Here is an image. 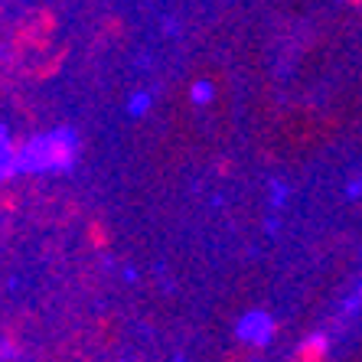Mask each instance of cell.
<instances>
[{"label":"cell","mask_w":362,"mask_h":362,"mask_svg":"<svg viewBox=\"0 0 362 362\" xmlns=\"http://www.w3.org/2000/svg\"><path fill=\"white\" fill-rule=\"evenodd\" d=\"M78 134L76 131H52V134H36L26 144H17V170L20 173H59L76 163Z\"/></svg>","instance_id":"obj_1"},{"label":"cell","mask_w":362,"mask_h":362,"mask_svg":"<svg viewBox=\"0 0 362 362\" xmlns=\"http://www.w3.org/2000/svg\"><path fill=\"white\" fill-rule=\"evenodd\" d=\"M274 333H278V323L262 310L245 313L242 320H238V327H235V339H242V343H248V346H258V349L271 346Z\"/></svg>","instance_id":"obj_2"},{"label":"cell","mask_w":362,"mask_h":362,"mask_svg":"<svg viewBox=\"0 0 362 362\" xmlns=\"http://www.w3.org/2000/svg\"><path fill=\"white\" fill-rule=\"evenodd\" d=\"M13 173H20L17 170V144H13L7 127L0 124V183H7Z\"/></svg>","instance_id":"obj_3"},{"label":"cell","mask_w":362,"mask_h":362,"mask_svg":"<svg viewBox=\"0 0 362 362\" xmlns=\"http://www.w3.org/2000/svg\"><path fill=\"white\" fill-rule=\"evenodd\" d=\"M151 108H153V92H134L127 98V115L131 118H144Z\"/></svg>","instance_id":"obj_4"},{"label":"cell","mask_w":362,"mask_h":362,"mask_svg":"<svg viewBox=\"0 0 362 362\" xmlns=\"http://www.w3.org/2000/svg\"><path fill=\"white\" fill-rule=\"evenodd\" d=\"M327 346H329L327 333H313V337H307L300 343V356H313V359H317V356L327 353Z\"/></svg>","instance_id":"obj_5"},{"label":"cell","mask_w":362,"mask_h":362,"mask_svg":"<svg viewBox=\"0 0 362 362\" xmlns=\"http://www.w3.org/2000/svg\"><path fill=\"white\" fill-rule=\"evenodd\" d=\"M212 95H216V88H212V82H193V92H189V98H193V105H209Z\"/></svg>","instance_id":"obj_6"},{"label":"cell","mask_w":362,"mask_h":362,"mask_svg":"<svg viewBox=\"0 0 362 362\" xmlns=\"http://www.w3.org/2000/svg\"><path fill=\"white\" fill-rule=\"evenodd\" d=\"M287 186L281 183V180H274V183H271V209L278 212V209H284V202H287Z\"/></svg>","instance_id":"obj_7"},{"label":"cell","mask_w":362,"mask_h":362,"mask_svg":"<svg viewBox=\"0 0 362 362\" xmlns=\"http://www.w3.org/2000/svg\"><path fill=\"white\" fill-rule=\"evenodd\" d=\"M359 307H362V287H359V291H356L353 297H349V300L343 303V317H353V313L359 310Z\"/></svg>","instance_id":"obj_8"},{"label":"cell","mask_w":362,"mask_h":362,"mask_svg":"<svg viewBox=\"0 0 362 362\" xmlns=\"http://www.w3.org/2000/svg\"><path fill=\"white\" fill-rule=\"evenodd\" d=\"M346 199H362V177H356L353 183L346 186Z\"/></svg>","instance_id":"obj_9"},{"label":"cell","mask_w":362,"mask_h":362,"mask_svg":"<svg viewBox=\"0 0 362 362\" xmlns=\"http://www.w3.org/2000/svg\"><path fill=\"white\" fill-rule=\"evenodd\" d=\"M264 228H268V235H274V232H278V219H268V226Z\"/></svg>","instance_id":"obj_10"},{"label":"cell","mask_w":362,"mask_h":362,"mask_svg":"<svg viewBox=\"0 0 362 362\" xmlns=\"http://www.w3.org/2000/svg\"><path fill=\"white\" fill-rule=\"evenodd\" d=\"M124 281H137V271L134 268H124Z\"/></svg>","instance_id":"obj_11"}]
</instances>
